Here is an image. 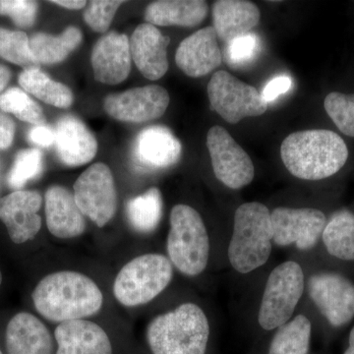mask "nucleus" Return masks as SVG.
<instances>
[{
    "mask_svg": "<svg viewBox=\"0 0 354 354\" xmlns=\"http://www.w3.org/2000/svg\"><path fill=\"white\" fill-rule=\"evenodd\" d=\"M39 315L50 322L83 320L102 308L104 295L97 283L79 272H51L32 293Z\"/></svg>",
    "mask_w": 354,
    "mask_h": 354,
    "instance_id": "f257e3e1",
    "label": "nucleus"
},
{
    "mask_svg": "<svg viewBox=\"0 0 354 354\" xmlns=\"http://www.w3.org/2000/svg\"><path fill=\"white\" fill-rule=\"evenodd\" d=\"M305 274L299 263L286 261L270 272L263 291L258 323L266 330H277L292 318L305 290Z\"/></svg>",
    "mask_w": 354,
    "mask_h": 354,
    "instance_id": "0eeeda50",
    "label": "nucleus"
},
{
    "mask_svg": "<svg viewBox=\"0 0 354 354\" xmlns=\"http://www.w3.org/2000/svg\"><path fill=\"white\" fill-rule=\"evenodd\" d=\"M51 3L57 4L58 6L64 7V8L72 9V10H79L87 6V2L84 0H55L50 1Z\"/></svg>",
    "mask_w": 354,
    "mask_h": 354,
    "instance_id": "ea45409f",
    "label": "nucleus"
},
{
    "mask_svg": "<svg viewBox=\"0 0 354 354\" xmlns=\"http://www.w3.org/2000/svg\"><path fill=\"white\" fill-rule=\"evenodd\" d=\"M129 39L125 34L111 32L102 36L93 48L95 80L106 85H118L127 80L131 71Z\"/></svg>",
    "mask_w": 354,
    "mask_h": 354,
    "instance_id": "dca6fc26",
    "label": "nucleus"
},
{
    "mask_svg": "<svg viewBox=\"0 0 354 354\" xmlns=\"http://www.w3.org/2000/svg\"><path fill=\"white\" fill-rule=\"evenodd\" d=\"M38 3L29 0H0V15H6L19 28L32 27L38 15Z\"/></svg>",
    "mask_w": 354,
    "mask_h": 354,
    "instance_id": "c9c22d12",
    "label": "nucleus"
},
{
    "mask_svg": "<svg viewBox=\"0 0 354 354\" xmlns=\"http://www.w3.org/2000/svg\"><path fill=\"white\" fill-rule=\"evenodd\" d=\"M274 244L271 212L260 202L241 205L228 244L230 265L239 274L256 271L270 259Z\"/></svg>",
    "mask_w": 354,
    "mask_h": 354,
    "instance_id": "20e7f679",
    "label": "nucleus"
},
{
    "mask_svg": "<svg viewBox=\"0 0 354 354\" xmlns=\"http://www.w3.org/2000/svg\"><path fill=\"white\" fill-rule=\"evenodd\" d=\"M311 335V321L304 314H298L277 329L269 354H308Z\"/></svg>",
    "mask_w": 354,
    "mask_h": 354,
    "instance_id": "cd10ccee",
    "label": "nucleus"
},
{
    "mask_svg": "<svg viewBox=\"0 0 354 354\" xmlns=\"http://www.w3.org/2000/svg\"><path fill=\"white\" fill-rule=\"evenodd\" d=\"M0 109L4 113H12L18 120L35 127L44 125L43 109L38 102L19 88H10L0 95Z\"/></svg>",
    "mask_w": 354,
    "mask_h": 354,
    "instance_id": "c756f323",
    "label": "nucleus"
},
{
    "mask_svg": "<svg viewBox=\"0 0 354 354\" xmlns=\"http://www.w3.org/2000/svg\"><path fill=\"white\" fill-rule=\"evenodd\" d=\"M274 244L295 245L301 251L313 249L322 239L327 216L320 209L279 207L271 212Z\"/></svg>",
    "mask_w": 354,
    "mask_h": 354,
    "instance_id": "9b49d317",
    "label": "nucleus"
},
{
    "mask_svg": "<svg viewBox=\"0 0 354 354\" xmlns=\"http://www.w3.org/2000/svg\"><path fill=\"white\" fill-rule=\"evenodd\" d=\"M43 169V153L37 148L25 149L16 156L7 183L13 189L19 190L28 181L37 178Z\"/></svg>",
    "mask_w": 354,
    "mask_h": 354,
    "instance_id": "2f4dec72",
    "label": "nucleus"
},
{
    "mask_svg": "<svg viewBox=\"0 0 354 354\" xmlns=\"http://www.w3.org/2000/svg\"><path fill=\"white\" fill-rule=\"evenodd\" d=\"M322 241L333 257L354 261V214L348 209L335 212L327 220Z\"/></svg>",
    "mask_w": 354,
    "mask_h": 354,
    "instance_id": "a878e982",
    "label": "nucleus"
},
{
    "mask_svg": "<svg viewBox=\"0 0 354 354\" xmlns=\"http://www.w3.org/2000/svg\"><path fill=\"white\" fill-rule=\"evenodd\" d=\"M162 193L157 187L147 190L144 194L129 200L127 205V216L130 225L137 232L151 234L155 232L162 220Z\"/></svg>",
    "mask_w": 354,
    "mask_h": 354,
    "instance_id": "c85d7f7f",
    "label": "nucleus"
},
{
    "mask_svg": "<svg viewBox=\"0 0 354 354\" xmlns=\"http://www.w3.org/2000/svg\"><path fill=\"white\" fill-rule=\"evenodd\" d=\"M174 266L158 253L138 256L123 266L113 283L115 299L125 307L145 305L158 297L171 283Z\"/></svg>",
    "mask_w": 354,
    "mask_h": 354,
    "instance_id": "423d86ee",
    "label": "nucleus"
},
{
    "mask_svg": "<svg viewBox=\"0 0 354 354\" xmlns=\"http://www.w3.org/2000/svg\"><path fill=\"white\" fill-rule=\"evenodd\" d=\"M259 50V37L253 32H249L227 43L225 59L230 66L243 67L255 59Z\"/></svg>",
    "mask_w": 354,
    "mask_h": 354,
    "instance_id": "72a5a7b5",
    "label": "nucleus"
},
{
    "mask_svg": "<svg viewBox=\"0 0 354 354\" xmlns=\"http://www.w3.org/2000/svg\"><path fill=\"white\" fill-rule=\"evenodd\" d=\"M169 101L171 97L165 88L149 85L108 95L104 100V108L114 120L143 123L164 115Z\"/></svg>",
    "mask_w": 354,
    "mask_h": 354,
    "instance_id": "ddd939ff",
    "label": "nucleus"
},
{
    "mask_svg": "<svg viewBox=\"0 0 354 354\" xmlns=\"http://www.w3.org/2000/svg\"><path fill=\"white\" fill-rule=\"evenodd\" d=\"M0 354H3V353H2V351H0Z\"/></svg>",
    "mask_w": 354,
    "mask_h": 354,
    "instance_id": "c03bdc74",
    "label": "nucleus"
},
{
    "mask_svg": "<svg viewBox=\"0 0 354 354\" xmlns=\"http://www.w3.org/2000/svg\"><path fill=\"white\" fill-rule=\"evenodd\" d=\"M2 283V272L1 270H0V286H1Z\"/></svg>",
    "mask_w": 354,
    "mask_h": 354,
    "instance_id": "37998d69",
    "label": "nucleus"
},
{
    "mask_svg": "<svg viewBox=\"0 0 354 354\" xmlns=\"http://www.w3.org/2000/svg\"><path fill=\"white\" fill-rule=\"evenodd\" d=\"M260 19L259 8L246 0H218L213 6V28L218 39L227 44L251 32Z\"/></svg>",
    "mask_w": 354,
    "mask_h": 354,
    "instance_id": "5701e85b",
    "label": "nucleus"
},
{
    "mask_svg": "<svg viewBox=\"0 0 354 354\" xmlns=\"http://www.w3.org/2000/svg\"><path fill=\"white\" fill-rule=\"evenodd\" d=\"M223 62L218 36L213 27L203 28L184 39L176 50L178 68L192 78L208 75Z\"/></svg>",
    "mask_w": 354,
    "mask_h": 354,
    "instance_id": "f3484780",
    "label": "nucleus"
},
{
    "mask_svg": "<svg viewBox=\"0 0 354 354\" xmlns=\"http://www.w3.org/2000/svg\"><path fill=\"white\" fill-rule=\"evenodd\" d=\"M208 317L199 305L186 302L151 321L147 342L153 354H206Z\"/></svg>",
    "mask_w": 354,
    "mask_h": 354,
    "instance_id": "7ed1b4c3",
    "label": "nucleus"
},
{
    "mask_svg": "<svg viewBox=\"0 0 354 354\" xmlns=\"http://www.w3.org/2000/svg\"><path fill=\"white\" fill-rule=\"evenodd\" d=\"M55 133V146L62 164L67 167H81L94 160L97 152V139L76 116L60 118Z\"/></svg>",
    "mask_w": 354,
    "mask_h": 354,
    "instance_id": "6ab92c4d",
    "label": "nucleus"
},
{
    "mask_svg": "<svg viewBox=\"0 0 354 354\" xmlns=\"http://www.w3.org/2000/svg\"><path fill=\"white\" fill-rule=\"evenodd\" d=\"M41 204V195L34 190H17L0 199V221L6 225L13 243H26L38 235Z\"/></svg>",
    "mask_w": 354,
    "mask_h": 354,
    "instance_id": "4468645a",
    "label": "nucleus"
},
{
    "mask_svg": "<svg viewBox=\"0 0 354 354\" xmlns=\"http://www.w3.org/2000/svg\"><path fill=\"white\" fill-rule=\"evenodd\" d=\"M123 3L124 1L93 0L88 2L84 11V19L95 32H106L113 22L114 15Z\"/></svg>",
    "mask_w": 354,
    "mask_h": 354,
    "instance_id": "f704fd0d",
    "label": "nucleus"
},
{
    "mask_svg": "<svg viewBox=\"0 0 354 354\" xmlns=\"http://www.w3.org/2000/svg\"><path fill=\"white\" fill-rule=\"evenodd\" d=\"M308 293L317 309L335 328H341L354 318V283L334 272L312 274Z\"/></svg>",
    "mask_w": 354,
    "mask_h": 354,
    "instance_id": "f8f14e48",
    "label": "nucleus"
},
{
    "mask_svg": "<svg viewBox=\"0 0 354 354\" xmlns=\"http://www.w3.org/2000/svg\"><path fill=\"white\" fill-rule=\"evenodd\" d=\"M11 79V71L6 65L0 64V95L6 90Z\"/></svg>",
    "mask_w": 354,
    "mask_h": 354,
    "instance_id": "a19ab883",
    "label": "nucleus"
},
{
    "mask_svg": "<svg viewBox=\"0 0 354 354\" xmlns=\"http://www.w3.org/2000/svg\"><path fill=\"white\" fill-rule=\"evenodd\" d=\"M292 79L290 76L279 75L274 77L263 88V92L261 93L263 100L267 104L274 102V100L278 99L279 95L288 93L292 88Z\"/></svg>",
    "mask_w": 354,
    "mask_h": 354,
    "instance_id": "e433bc0d",
    "label": "nucleus"
},
{
    "mask_svg": "<svg viewBox=\"0 0 354 354\" xmlns=\"http://www.w3.org/2000/svg\"><path fill=\"white\" fill-rule=\"evenodd\" d=\"M16 125L12 118L0 113V149L6 150L12 145Z\"/></svg>",
    "mask_w": 354,
    "mask_h": 354,
    "instance_id": "58836bf2",
    "label": "nucleus"
},
{
    "mask_svg": "<svg viewBox=\"0 0 354 354\" xmlns=\"http://www.w3.org/2000/svg\"><path fill=\"white\" fill-rule=\"evenodd\" d=\"M212 109L228 123L262 115L268 109L259 91L225 70L216 72L208 84Z\"/></svg>",
    "mask_w": 354,
    "mask_h": 354,
    "instance_id": "6e6552de",
    "label": "nucleus"
},
{
    "mask_svg": "<svg viewBox=\"0 0 354 354\" xmlns=\"http://www.w3.org/2000/svg\"><path fill=\"white\" fill-rule=\"evenodd\" d=\"M324 106L335 127L346 136L354 137V95L330 93Z\"/></svg>",
    "mask_w": 354,
    "mask_h": 354,
    "instance_id": "473e14b6",
    "label": "nucleus"
},
{
    "mask_svg": "<svg viewBox=\"0 0 354 354\" xmlns=\"http://www.w3.org/2000/svg\"><path fill=\"white\" fill-rule=\"evenodd\" d=\"M28 138L34 145L48 148L55 145V129L44 125H38L32 127L28 134Z\"/></svg>",
    "mask_w": 354,
    "mask_h": 354,
    "instance_id": "4c0bfd02",
    "label": "nucleus"
},
{
    "mask_svg": "<svg viewBox=\"0 0 354 354\" xmlns=\"http://www.w3.org/2000/svg\"><path fill=\"white\" fill-rule=\"evenodd\" d=\"M6 342L7 354H53L50 330L28 312H20L9 321Z\"/></svg>",
    "mask_w": 354,
    "mask_h": 354,
    "instance_id": "4be33fe9",
    "label": "nucleus"
},
{
    "mask_svg": "<svg viewBox=\"0 0 354 354\" xmlns=\"http://www.w3.org/2000/svg\"><path fill=\"white\" fill-rule=\"evenodd\" d=\"M55 337L57 354H113L106 330L85 319L59 324Z\"/></svg>",
    "mask_w": 354,
    "mask_h": 354,
    "instance_id": "412c9836",
    "label": "nucleus"
},
{
    "mask_svg": "<svg viewBox=\"0 0 354 354\" xmlns=\"http://www.w3.org/2000/svg\"><path fill=\"white\" fill-rule=\"evenodd\" d=\"M46 225L53 236L71 239L86 230L85 216L77 205L75 197L66 187L53 185L46 190Z\"/></svg>",
    "mask_w": 354,
    "mask_h": 354,
    "instance_id": "aec40b11",
    "label": "nucleus"
},
{
    "mask_svg": "<svg viewBox=\"0 0 354 354\" xmlns=\"http://www.w3.org/2000/svg\"><path fill=\"white\" fill-rule=\"evenodd\" d=\"M283 165L302 180H321L341 171L348 158V146L337 133L313 129L288 135L281 146Z\"/></svg>",
    "mask_w": 354,
    "mask_h": 354,
    "instance_id": "f03ea898",
    "label": "nucleus"
},
{
    "mask_svg": "<svg viewBox=\"0 0 354 354\" xmlns=\"http://www.w3.org/2000/svg\"><path fill=\"white\" fill-rule=\"evenodd\" d=\"M82 39L81 30L69 26L58 36L46 32L32 35L29 39L30 50L39 65L57 64L66 59L80 46Z\"/></svg>",
    "mask_w": 354,
    "mask_h": 354,
    "instance_id": "393cba45",
    "label": "nucleus"
},
{
    "mask_svg": "<svg viewBox=\"0 0 354 354\" xmlns=\"http://www.w3.org/2000/svg\"><path fill=\"white\" fill-rule=\"evenodd\" d=\"M344 354H354V327L349 333L348 348Z\"/></svg>",
    "mask_w": 354,
    "mask_h": 354,
    "instance_id": "79ce46f5",
    "label": "nucleus"
},
{
    "mask_svg": "<svg viewBox=\"0 0 354 354\" xmlns=\"http://www.w3.org/2000/svg\"><path fill=\"white\" fill-rule=\"evenodd\" d=\"M208 10V3L202 0H158L147 6L145 20L153 26L196 27Z\"/></svg>",
    "mask_w": 354,
    "mask_h": 354,
    "instance_id": "b1692460",
    "label": "nucleus"
},
{
    "mask_svg": "<svg viewBox=\"0 0 354 354\" xmlns=\"http://www.w3.org/2000/svg\"><path fill=\"white\" fill-rule=\"evenodd\" d=\"M0 57L24 70L39 68V64L32 57L29 38L21 31H11L0 27Z\"/></svg>",
    "mask_w": 354,
    "mask_h": 354,
    "instance_id": "7c9ffc66",
    "label": "nucleus"
},
{
    "mask_svg": "<svg viewBox=\"0 0 354 354\" xmlns=\"http://www.w3.org/2000/svg\"><path fill=\"white\" fill-rule=\"evenodd\" d=\"M183 146L169 128L147 127L139 133L133 145V162L146 171L167 169L181 157Z\"/></svg>",
    "mask_w": 354,
    "mask_h": 354,
    "instance_id": "2eb2a0df",
    "label": "nucleus"
},
{
    "mask_svg": "<svg viewBox=\"0 0 354 354\" xmlns=\"http://www.w3.org/2000/svg\"><path fill=\"white\" fill-rule=\"evenodd\" d=\"M167 250L172 266L186 277L199 276L209 259V237L201 215L188 205H176L169 216Z\"/></svg>",
    "mask_w": 354,
    "mask_h": 354,
    "instance_id": "39448f33",
    "label": "nucleus"
},
{
    "mask_svg": "<svg viewBox=\"0 0 354 354\" xmlns=\"http://www.w3.org/2000/svg\"><path fill=\"white\" fill-rule=\"evenodd\" d=\"M207 147L214 174L223 185L239 190L252 183V160L225 128L212 127L207 134Z\"/></svg>",
    "mask_w": 354,
    "mask_h": 354,
    "instance_id": "9d476101",
    "label": "nucleus"
},
{
    "mask_svg": "<svg viewBox=\"0 0 354 354\" xmlns=\"http://www.w3.org/2000/svg\"><path fill=\"white\" fill-rule=\"evenodd\" d=\"M18 81L26 92L55 108L67 109L73 104L72 91L64 84L53 81L39 68L23 70Z\"/></svg>",
    "mask_w": 354,
    "mask_h": 354,
    "instance_id": "bb28decb",
    "label": "nucleus"
},
{
    "mask_svg": "<svg viewBox=\"0 0 354 354\" xmlns=\"http://www.w3.org/2000/svg\"><path fill=\"white\" fill-rule=\"evenodd\" d=\"M73 189L79 209L97 227H104L113 220L118 209V192L108 165H91L77 178Z\"/></svg>",
    "mask_w": 354,
    "mask_h": 354,
    "instance_id": "1a4fd4ad",
    "label": "nucleus"
},
{
    "mask_svg": "<svg viewBox=\"0 0 354 354\" xmlns=\"http://www.w3.org/2000/svg\"><path fill=\"white\" fill-rule=\"evenodd\" d=\"M171 39L156 26L139 25L130 39V53L142 75L151 81L162 78L169 70L167 46Z\"/></svg>",
    "mask_w": 354,
    "mask_h": 354,
    "instance_id": "a211bd4d",
    "label": "nucleus"
}]
</instances>
